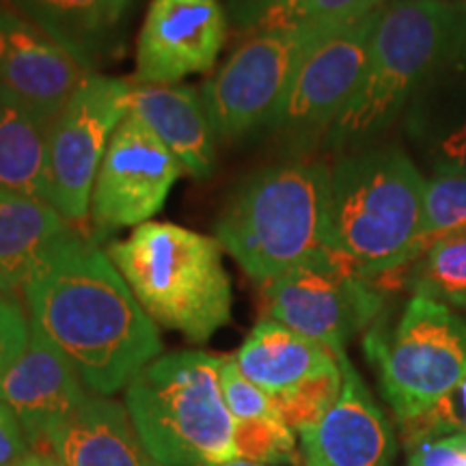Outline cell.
I'll return each instance as SVG.
<instances>
[{"label":"cell","instance_id":"6da1fadb","mask_svg":"<svg viewBox=\"0 0 466 466\" xmlns=\"http://www.w3.org/2000/svg\"><path fill=\"white\" fill-rule=\"evenodd\" d=\"M28 319L85 387L110 395L162 352L158 326L96 242L78 233L25 285Z\"/></svg>","mask_w":466,"mask_h":466},{"label":"cell","instance_id":"7a4b0ae2","mask_svg":"<svg viewBox=\"0 0 466 466\" xmlns=\"http://www.w3.org/2000/svg\"><path fill=\"white\" fill-rule=\"evenodd\" d=\"M466 3L389 0L378 14L363 78L329 130L335 149L374 141L441 69L460 61Z\"/></svg>","mask_w":466,"mask_h":466},{"label":"cell","instance_id":"3957f363","mask_svg":"<svg viewBox=\"0 0 466 466\" xmlns=\"http://www.w3.org/2000/svg\"><path fill=\"white\" fill-rule=\"evenodd\" d=\"M330 197L333 168L324 162L261 168L227 201L217 220V240L259 283L309 261L335 258Z\"/></svg>","mask_w":466,"mask_h":466},{"label":"cell","instance_id":"277c9868","mask_svg":"<svg viewBox=\"0 0 466 466\" xmlns=\"http://www.w3.org/2000/svg\"><path fill=\"white\" fill-rule=\"evenodd\" d=\"M423 197L425 177L398 147L341 158L330 197L335 250L371 281L410 268L425 253Z\"/></svg>","mask_w":466,"mask_h":466},{"label":"cell","instance_id":"5b68a950","mask_svg":"<svg viewBox=\"0 0 466 466\" xmlns=\"http://www.w3.org/2000/svg\"><path fill=\"white\" fill-rule=\"evenodd\" d=\"M106 255L156 324L203 343L231 319V281L217 238L149 220L110 242Z\"/></svg>","mask_w":466,"mask_h":466},{"label":"cell","instance_id":"8992f818","mask_svg":"<svg viewBox=\"0 0 466 466\" xmlns=\"http://www.w3.org/2000/svg\"><path fill=\"white\" fill-rule=\"evenodd\" d=\"M126 410L160 466H225L238 460L236 419L220 387V359L201 350L162 354L126 387Z\"/></svg>","mask_w":466,"mask_h":466},{"label":"cell","instance_id":"52a82bcc","mask_svg":"<svg viewBox=\"0 0 466 466\" xmlns=\"http://www.w3.org/2000/svg\"><path fill=\"white\" fill-rule=\"evenodd\" d=\"M363 346L400 421L423 415L466 378V319L425 296L412 294L398 324H376Z\"/></svg>","mask_w":466,"mask_h":466},{"label":"cell","instance_id":"ba28073f","mask_svg":"<svg viewBox=\"0 0 466 466\" xmlns=\"http://www.w3.org/2000/svg\"><path fill=\"white\" fill-rule=\"evenodd\" d=\"M335 28L339 26L255 31L199 89L217 138L236 141L270 126L302 58Z\"/></svg>","mask_w":466,"mask_h":466},{"label":"cell","instance_id":"9c48e42d","mask_svg":"<svg viewBox=\"0 0 466 466\" xmlns=\"http://www.w3.org/2000/svg\"><path fill=\"white\" fill-rule=\"evenodd\" d=\"M132 83L89 74L50 124L46 201L69 223L86 218L110 138L130 113Z\"/></svg>","mask_w":466,"mask_h":466},{"label":"cell","instance_id":"30bf717a","mask_svg":"<svg viewBox=\"0 0 466 466\" xmlns=\"http://www.w3.org/2000/svg\"><path fill=\"white\" fill-rule=\"evenodd\" d=\"M268 318L309 339L322 343L335 357L346 354L348 341L374 322L380 291L335 255L309 261L261 283Z\"/></svg>","mask_w":466,"mask_h":466},{"label":"cell","instance_id":"8fae6325","mask_svg":"<svg viewBox=\"0 0 466 466\" xmlns=\"http://www.w3.org/2000/svg\"><path fill=\"white\" fill-rule=\"evenodd\" d=\"M182 173L171 149L137 115L127 113L96 175L89 208L93 223L108 231L149 223Z\"/></svg>","mask_w":466,"mask_h":466},{"label":"cell","instance_id":"7c38bea8","mask_svg":"<svg viewBox=\"0 0 466 466\" xmlns=\"http://www.w3.org/2000/svg\"><path fill=\"white\" fill-rule=\"evenodd\" d=\"M378 14L380 9L335 28L307 52L268 127L300 134L330 130L363 78Z\"/></svg>","mask_w":466,"mask_h":466},{"label":"cell","instance_id":"4fadbf2b","mask_svg":"<svg viewBox=\"0 0 466 466\" xmlns=\"http://www.w3.org/2000/svg\"><path fill=\"white\" fill-rule=\"evenodd\" d=\"M227 28L229 15L220 0H151L137 44L138 83L175 85L209 72Z\"/></svg>","mask_w":466,"mask_h":466},{"label":"cell","instance_id":"5bb4252c","mask_svg":"<svg viewBox=\"0 0 466 466\" xmlns=\"http://www.w3.org/2000/svg\"><path fill=\"white\" fill-rule=\"evenodd\" d=\"M93 74L83 63L15 9L0 5V86L55 119L74 91Z\"/></svg>","mask_w":466,"mask_h":466},{"label":"cell","instance_id":"9a60e30c","mask_svg":"<svg viewBox=\"0 0 466 466\" xmlns=\"http://www.w3.org/2000/svg\"><path fill=\"white\" fill-rule=\"evenodd\" d=\"M86 398L85 382L72 363L31 324V339L25 354L0 384V401L14 410L31 450H48L50 434L66 423Z\"/></svg>","mask_w":466,"mask_h":466},{"label":"cell","instance_id":"2e32d148","mask_svg":"<svg viewBox=\"0 0 466 466\" xmlns=\"http://www.w3.org/2000/svg\"><path fill=\"white\" fill-rule=\"evenodd\" d=\"M341 391L313 430L300 434L326 466H391L395 436L391 423L346 354L337 357Z\"/></svg>","mask_w":466,"mask_h":466},{"label":"cell","instance_id":"e0dca14e","mask_svg":"<svg viewBox=\"0 0 466 466\" xmlns=\"http://www.w3.org/2000/svg\"><path fill=\"white\" fill-rule=\"evenodd\" d=\"M130 113L137 115L192 177H208L217 158V134L199 89L190 85H132Z\"/></svg>","mask_w":466,"mask_h":466},{"label":"cell","instance_id":"ac0fdd59","mask_svg":"<svg viewBox=\"0 0 466 466\" xmlns=\"http://www.w3.org/2000/svg\"><path fill=\"white\" fill-rule=\"evenodd\" d=\"M406 130L432 175H466V69L456 61L408 104Z\"/></svg>","mask_w":466,"mask_h":466},{"label":"cell","instance_id":"d6986e66","mask_svg":"<svg viewBox=\"0 0 466 466\" xmlns=\"http://www.w3.org/2000/svg\"><path fill=\"white\" fill-rule=\"evenodd\" d=\"M66 466H160L138 439L126 406L108 398L86 401L48 439Z\"/></svg>","mask_w":466,"mask_h":466},{"label":"cell","instance_id":"ffe728a7","mask_svg":"<svg viewBox=\"0 0 466 466\" xmlns=\"http://www.w3.org/2000/svg\"><path fill=\"white\" fill-rule=\"evenodd\" d=\"M74 233L69 220L50 203L0 190V291L25 289Z\"/></svg>","mask_w":466,"mask_h":466},{"label":"cell","instance_id":"44dd1931","mask_svg":"<svg viewBox=\"0 0 466 466\" xmlns=\"http://www.w3.org/2000/svg\"><path fill=\"white\" fill-rule=\"evenodd\" d=\"M17 14L66 46L86 69L115 50L132 0H9Z\"/></svg>","mask_w":466,"mask_h":466},{"label":"cell","instance_id":"7402d4cb","mask_svg":"<svg viewBox=\"0 0 466 466\" xmlns=\"http://www.w3.org/2000/svg\"><path fill=\"white\" fill-rule=\"evenodd\" d=\"M233 359L250 382L270 395L288 391L337 365V357L322 343L270 318L258 322Z\"/></svg>","mask_w":466,"mask_h":466},{"label":"cell","instance_id":"603a6c76","mask_svg":"<svg viewBox=\"0 0 466 466\" xmlns=\"http://www.w3.org/2000/svg\"><path fill=\"white\" fill-rule=\"evenodd\" d=\"M50 124L0 86V190L46 201Z\"/></svg>","mask_w":466,"mask_h":466},{"label":"cell","instance_id":"cb8c5ba5","mask_svg":"<svg viewBox=\"0 0 466 466\" xmlns=\"http://www.w3.org/2000/svg\"><path fill=\"white\" fill-rule=\"evenodd\" d=\"M408 283L419 296L466 309V233L434 242L410 266Z\"/></svg>","mask_w":466,"mask_h":466},{"label":"cell","instance_id":"d4e9b609","mask_svg":"<svg viewBox=\"0 0 466 466\" xmlns=\"http://www.w3.org/2000/svg\"><path fill=\"white\" fill-rule=\"evenodd\" d=\"M389 0H281L268 11L261 28L343 26L382 9Z\"/></svg>","mask_w":466,"mask_h":466},{"label":"cell","instance_id":"484cf974","mask_svg":"<svg viewBox=\"0 0 466 466\" xmlns=\"http://www.w3.org/2000/svg\"><path fill=\"white\" fill-rule=\"evenodd\" d=\"M462 233H466V175H432L425 179L423 248Z\"/></svg>","mask_w":466,"mask_h":466},{"label":"cell","instance_id":"4316f807","mask_svg":"<svg viewBox=\"0 0 466 466\" xmlns=\"http://www.w3.org/2000/svg\"><path fill=\"white\" fill-rule=\"evenodd\" d=\"M341 370L339 363L330 370L307 378L288 391L272 395L277 404L279 417L294 432H307L322 421V417L330 410L341 391Z\"/></svg>","mask_w":466,"mask_h":466},{"label":"cell","instance_id":"83f0119b","mask_svg":"<svg viewBox=\"0 0 466 466\" xmlns=\"http://www.w3.org/2000/svg\"><path fill=\"white\" fill-rule=\"evenodd\" d=\"M238 460L264 466H294L299 464L294 430H289L279 417H259L236 421L233 430Z\"/></svg>","mask_w":466,"mask_h":466},{"label":"cell","instance_id":"f1b7e54d","mask_svg":"<svg viewBox=\"0 0 466 466\" xmlns=\"http://www.w3.org/2000/svg\"><path fill=\"white\" fill-rule=\"evenodd\" d=\"M408 447L441 436L466 434V378L450 393L428 408L423 415L401 421Z\"/></svg>","mask_w":466,"mask_h":466},{"label":"cell","instance_id":"f546056e","mask_svg":"<svg viewBox=\"0 0 466 466\" xmlns=\"http://www.w3.org/2000/svg\"><path fill=\"white\" fill-rule=\"evenodd\" d=\"M220 387L225 404L236 421L259 417H279L275 398L242 374L236 359H220ZM281 419V417H279Z\"/></svg>","mask_w":466,"mask_h":466},{"label":"cell","instance_id":"4dcf8cb0","mask_svg":"<svg viewBox=\"0 0 466 466\" xmlns=\"http://www.w3.org/2000/svg\"><path fill=\"white\" fill-rule=\"evenodd\" d=\"M31 339V322L14 294L0 291V384L15 360L25 354Z\"/></svg>","mask_w":466,"mask_h":466},{"label":"cell","instance_id":"1f68e13d","mask_svg":"<svg viewBox=\"0 0 466 466\" xmlns=\"http://www.w3.org/2000/svg\"><path fill=\"white\" fill-rule=\"evenodd\" d=\"M408 450V466H466V434L421 441Z\"/></svg>","mask_w":466,"mask_h":466},{"label":"cell","instance_id":"d6a6232c","mask_svg":"<svg viewBox=\"0 0 466 466\" xmlns=\"http://www.w3.org/2000/svg\"><path fill=\"white\" fill-rule=\"evenodd\" d=\"M31 451L22 425L14 415V410L0 401V466H9L25 458Z\"/></svg>","mask_w":466,"mask_h":466},{"label":"cell","instance_id":"836d02e7","mask_svg":"<svg viewBox=\"0 0 466 466\" xmlns=\"http://www.w3.org/2000/svg\"><path fill=\"white\" fill-rule=\"evenodd\" d=\"M279 3L281 0H227V15L242 31H250V28L255 31L268 11L277 7Z\"/></svg>","mask_w":466,"mask_h":466},{"label":"cell","instance_id":"e575fe53","mask_svg":"<svg viewBox=\"0 0 466 466\" xmlns=\"http://www.w3.org/2000/svg\"><path fill=\"white\" fill-rule=\"evenodd\" d=\"M31 466H66L63 460L55 451H33L31 450Z\"/></svg>","mask_w":466,"mask_h":466},{"label":"cell","instance_id":"d590c367","mask_svg":"<svg viewBox=\"0 0 466 466\" xmlns=\"http://www.w3.org/2000/svg\"><path fill=\"white\" fill-rule=\"evenodd\" d=\"M302 447H305V466H326V462L319 458V453L316 451V447L311 442L302 441Z\"/></svg>","mask_w":466,"mask_h":466},{"label":"cell","instance_id":"8d00e7d4","mask_svg":"<svg viewBox=\"0 0 466 466\" xmlns=\"http://www.w3.org/2000/svg\"><path fill=\"white\" fill-rule=\"evenodd\" d=\"M9 466H31V451H28L25 458H20V460H17V462L9 464Z\"/></svg>","mask_w":466,"mask_h":466},{"label":"cell","instance_id":"74e56055","mask_svg":"<svg viewBox=\"0 0 466 466\" xmlns=\"http://www.w3.org/2000/svg\"><path fill=\"white\" fill-rule=\"evenodd\" d=\"M225 466H264V464H255V462H247V460H233V462L225 464Z\"/></svg>","mask_w":466,"mask_h":466},{"label":"cell","instance_id":"f35d334b","mask_svg":"<svg viewBox=\"0 0 466 466\" xmlns=\"http://www.w3.org/2000/svg\"><path fill=\"white\" fill-rule=\"evenodd\" d=\"M460 63H462V67L466 69V42H464V48H462V56H460Z\"/></svg>","mask_w":466,"mask_h":466}]
</instances>
